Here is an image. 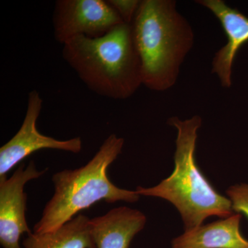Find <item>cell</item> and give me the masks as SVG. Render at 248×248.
<instances>
[{"label": "cell", "instance_id": "1", "mask_svg": "<svg viewBox=\"0 0 248 248\" xmlns=\"http://www.w3.org/2000/svg\"><path fill=\"white\" fill-rule=\"evenodd\" d=\"M130 26L143 85L156 92L170 89L193 46L192 26L173 0H142Z\"/></svg>", "mask_w": 248, "mask_h": 248}, {"label": "cell", "instance_id": "6", "mask_svg": "<svg viewBox=\"0 0 248 248\" xmlns=\"http://www.w3.org/2000/svg\"><path fill=\"white\" fill-rule=\"evenodd\" d=\"M42 105L43 100L38 91L29 92L27 112L20 128L0 148V179L6 177V174L23 159L40 150H58L76 154L81 151L82 141L79 137L62 141L39 132L37 121Z\"/></svg>", "mask_w": 248, "mask_h": 248}, {"label": "cell", "instance_id": "9", "mask_svg": "<svg viewBox=\"0 0 248 248\" xmlns=\"http://www.w3.org/2000/svg\"><path fill=\"white\" fill-rule=\"evenodd\" d=\"M146 222V215L142 212L121 206L91 218L90 226L97 248H128Z\"/></svg>", "mask_w": 248, "mask_h": 248}, {"label": "cell", "instance_id": "3", "mask_svg": "<svg viewBox=\"0 0 248 248\" xmlns=\"http://www.w3.org/2000/svg\"><path fill=\"white\" fill-rule=\"evenodd\" d=\"M177 130L174 169L169 177L151 187L138 186L140 196L157 197L172 203L180 214L184 231L203 224L206 218H227L233 213L231 200L218 193L201 172L195 159L198 131L202 125L200 116L182 120H169Z\"/></svg>", "mask_w": 248, "mask_h": 248}, {"label": "cell", "instance_id": "12", "mask_svg": "<svg viewBox=\"0 0 248 248\" xmlns=\"http://www.w3.org/2000/svg\"><path fill=\"white\" fill-rule=\"evenodd\" d=\"M235 213L244 214L248 218V184L230 186L226 191Z\"/></svg>", "mask_w": 248, "mask_h": 248}, {"label": "cell", "instance_id": "4", "mask_svg": "<svg viewBox=\"0 0 248 248\" xmlns=\"http://www.w3.org/2000/svg\"><path fill=\"white\" fill-rule=\"evenodd\" d=\"M124 145L123 138L112 134L85 166L55 173L52 177L55 192L34 226V233L55 231L99 202H138L141 196L136 191L120 188L108 177V169L122 153Z\"/></svg>", "mask_w": 248, "mask_h": 248}, {"label": "cell", "instance_id": "13", "mask_svg": "<svg viewBox=\"0 0 248 248\" xmlns=\"http://www.w3.org/2000/svg\"><path fill=\"white\" fill-rule=\"evenodd\" d=\"M108 2L115 10L122 21L130 24L136 15L140 1L139 0H107Z\"/></svg>", "mask_w": 248, "mask_h": 248}, {"label": "cell", "instance_id": "5", "mask_svg": "<svg viewBox=\"0 0 248 248\" xmlns=\"http://www.w3.org/2000/svg\"><path fill=\"white\" fill-rule=\"evenodd\" d=\"M124 23L107 1L57 0L53 14L54 37L64 45L78 36L102 37Z\"/></svg>", "mask_w": 248, "mask_h": 248}, {"label": "cell", "instance_id": "7", "mask_svg": "<svg viewBox=\"0 0 248 248\" xmlns=\"http://www.w3.org/2000/svg\"><path fill=\"white\" fill-rule=\"evenodd\" d=\"M45 171H39L31 161L26 168L19 166L9 179H0V244L3 248H21L22 235L32 233L26 218L27 196L24 187Z\"/></svg>", "mask_w": 248, "mask_h": 248}, {"label": "cell", "instance_id": "8", "mask_svg": "<svg viewBox=\"0 0 248 248\" xmlns=\"http://www.w3.org/2000/svg\"><path fill=\"white\" fill-rule=\"evenodd\" d=\"M197 3L210 10L221 22L225 31L228 41L214 56L212 72L218 77L223 88H231L236 54L248 42V17L222 0H200Z\"/></svg>", "mask_w": 248, "mask_h": 248}, {"label": "cell", "instance_id": "11", "mask_svg": "<svg viewBox=\"0 0 248 248\" xmlns=\"http://www.w3.org/2000/svg\"><path fill=\"white\" fill-rule=\"evenodd\" d=\"M89 217L79 215L58 229L31 233L23 241L24 248H97L91 232Z\"/></svg>", "mask_w": 248, "mask_h": 248}, {"label": "cell", "instance_id": "10", "mask_svg": "<svg viewBox=\"0 0 248 248\" xmlns=\"http://www.w3.org/2000/svg\"><path fill=\"white\" fill-rule=\"evenodd\" d=\"M241 214L184 232L172 239V248H248L240 231Z\"/></svg>", "mask_w": 248, "mask_h": 248}, {"label": "cell", "instance_id": "2", "mask_svg": "<svg viewBox=\"0 0 248 248\" xmlns=\"http://www.w3.org/2000/svg\"><path fill=\"white\" fill-rule=\"evenodd\" d=\"M62 57L84 84L102 97L124 100L143 84L130 24L122 23L97 38L74 37L63 45Z\"/></svg>", "mask_w": 248, "mask_h": 248}]
</instances>
